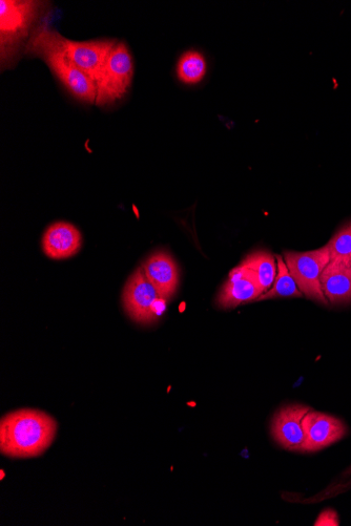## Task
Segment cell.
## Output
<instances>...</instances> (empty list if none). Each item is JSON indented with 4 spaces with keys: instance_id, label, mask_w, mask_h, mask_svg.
<instances>
[{
    "instance_id": "6da1fadb",
    "label": "cell",
    "mask_w": 351,
    "mask_h": 526,
    "mask_svg": "<svg viewBox=\"0 0 351 526\" xmlns=\"http://www.w3.org/2000/svg\"><path fill=\"white\" fill-rule=\"evenodd\" d=\"M58 425L50 414L20 409L0 420V452L10 458H34L53 444Z\"/></svg>"
},
{
    "instance_id": "7a4b0ae2",
    "label": "cell",
    "mask_w": 351,
    "mask_h": 526,
    "mask_svg": "<svg viewBox=\"0 0 351 526\" xmlns=\"http://www.w3.org/2000/svg\"><path fill=\"white\" fill-rule=\"evenodd\" d=\"M25 51L30 56L44 60L53 75L74 98L84 103L96 102V83L60 50L54 38V30L48 27L47 21L37 26Z\"/></svg>"
},
{
    "instance_id": "3957f363",
    "label": "cell",
    "mask_w": 351,
    "mask_h": 526,
    "mask_svg": "<svg viewBox=\"0 0 351 526\" xmlns=\"http://www.w3.org/2000/svg\"><path fill=\"white\" fill-rule=\"evenodd\" d=\"M44 3L2 0L0 2V46L3 66L16 61L20 49L27 47L37 28Z\"/></svg>"
},
{
    "instance_id": "277c9868",
    "label": "cell",
    "mask_w": 351,
    "mask_h": 526,
    "mask_svg": "<svg viewBox=\"0 0 351 526\" xmlns=\"http://www.w3.org/2000/svg\"><path fill=\"white\" fill-rule=\"evenodd\" d=\"M283 259L303 296L328 305L321 286L322 272L330 262L327 245L312 251H285Z\"/></svg>"
},
{
    "instance_id": "5b68a950",
    "label": "cell",
    "mask_w": 351,
    "mask_h": 526,
    "mask_svg": "<svg viewBox=\"0 0 351 526\" xmlns=\"http://www.w3.org/2000/svg\"><path fill=\"white\" fill-rule=\"evenodd\" d=\"M134 76L132 54L125 42H117L97 83V107H107L125 97Z\"/></svg>"
},
{
    "instance_id": "8992f818",
    "label": "cell",
    "mask_w": 351,
    "mask_h": 526,
    "mask_svg": "<svg viewBox=\"0 0 351 526\" xmlns=\"http://www.w3.org/2000/svg\"><path fill=\"white\" fill-rule=\"evenodd\" d=\"M54 38L60 50L81 72L92 79L97 87L103 68H105L109 55L118 41L116 39L74 41L55 30Z\"/></svg>"
},
{
    "instance_id": "52a82bcc",
    "label": "cell",
    "mask_w": 351,
    "mask_h": 526,
    "mask_svg": "<svg viewBox=\"0 0 351 526\" xmlns=\"http://www.w3.org/2000/svg\"><path fill=\"white\" fill-rule=\"evenodd\" d=\"M163 301L142 267L137 268L123 289L122 302L129 317L137 324L150 325L157 319L156 305Z\"/></svg>"
},
{
    "instance_id": "ba28073f",
    "label": "cell",
    "mask_w": 351,
    "mask_h": 526,
    "mask_svg": "<svg viewBox=\"0 0 351 526\" xmlns=\"http://www.w3.org/2000/svg\"><path fill=\"white\" fill-rule=\"evenodd\" d=\"M264 293L254 271L241 263L235 267L221 287L216 298V306L232 309L256 302Z\"/></svg>"
},
{
    "instance_id": "9c48e42d",
    "label": "cell",
    "mask_w": 351,
    "mask_h": 526,
    "mask_svg": "<svg viewBox=\"0 0 351 526\" xmlns=\"http://www.w3.org/2000/svg\"><path fill=\"white\" fill-rule=\"evenodd\" d=\"M304 452H317L338 443L347 427L339 418L309 411L303 418Z\"/></svg>"
},
{
    "instance_id": "30bf717a",
    "label": "cell",
    "mask_w": 351,
    "mask_h": 526,
    "mask_svg": "<svg viewBox=\"0 0 351 526\" xmlns=\"http://www.w3.org/2000/svg\"><path fill=\"white\" fill-rule=\"evenodd\" d=\"M311 410L306 406L293 405L278 411L273 420L272 433L282 448L304 452L303 418Z\"/></svg>"
},
{
    "instance_id": "8fae6325",
    "label": "cell",
    "mask_w": 351,
    "mask_h": 526,
    "mask_svg": "<svg viewBox=\"0 0 351 526\" xmlns=\"http://www.w3.org/2000/svg\"><path fill=\"white\" fill-rule=\"evenodd\" d=\"M142 268L149 281L164 301H170L179 286V268L167 250H157L146 261Z\"/></svg>"
},
{
    "instance_id": "7c38bea8",
    "label": "cell",
    "mask_w": 351,
    "mask_h": 526,
    "mask_svg": "<svg viewBox=\"0 0 351 526\" xmlns=\"http://www.w3.org/2000/svg\"><path fill=\"white\" fill-rule=\"evenodd\" d=\"M41 245L48 258L65 260L78 254L82 245V236L73 224L56 222L45 231Z\"/></svg>"
},
{
    "instance_id": "4fadbf2b",
    "label": "cell",
    "mask_w": 351,
    "mask_h": 526,
    "mask_svg": "<svg viewBox=\"0 0 351 526\" xmlns=\"http://www.w3.org/2000/svg\"><path fill=\"white\" fill-rule=\"evenodd\" d=\"M324 296L334 305L351 302L350 260H330L321 275Z\"/></svg>"
},
{
    "instance_id": "5bb4252c",
    "label": "cell",
    "mask_w": 351,
    "mask_h": 526,
    "mask_svg": "<svg viewBox=\"0 0 351 526\" xmlns=\"http://www.w3.org/2000/svg\"><path fill=\"white\" fill-rule=\"evenodd\" d=\"M241 264L254 271L264 293L272 288L277 277L278 265L270 251L256 250L247 256Z\"/></svg>"
},
{
    "instance_id": "9a60e30c",
    "label": "cell",
    "mask_w": 351,
    "mask_h": 526,
    "mask_svg": "<svg viewBox=\"0 0 351 526\" xmlns=\"http://www.w3.org/2000/svg\"><path fill=\"white\" fill-rule=\"evenodd\" d=\"M278 272L272 288L256 301H267L279 298H302L303 293L299 290L298 285L289 273L283 257L277 255Z\"/></svg>"
},
{
    "instance_id": "2e32d148",
    "label": "cell",
    "mask_w": 351,
    "mask_h": 526,
    "mask_svg": "<svg viewBox=\"0 0 351 526\" xmlns=\"http://www.w3.org/2000/svg\"><path fill=\"white\" fill-rule=\"evenodd\" d=\"M208 71L204 56L195 51L184 53L177 65L178 79L184 84H197L203 80Z\"/></svg>"
},
{
    "instance_id": "e0dca14e",
    "label": "cell",
    "mask_w": 351,
    "mask_h": 526,
    "mask_svg": "<svg viewBox=\"0 0 351 526\" xmlns=\"http://www.w3.org/2000/svg\"><path fill=\"white\" fill-rule=\"evenodd\" d=\"M330 260H350L351 222L343 226L327 244Z\"/></svg>"
},
{
    "instance_id": "ac0fdd59",
    "label": "cell",
    "mask_w": 351,
    "mask_h": 526,
    "mask_svg": "<svg viewBox=\"0 0 351 526\" xmlns=\"http://www.w3.org/2000/svg\"><path fill=\"white\" fill-rule=\"evenodd\" d=\"M350 263H351V258H350Z\"/></svg>"
}]
</instances>
